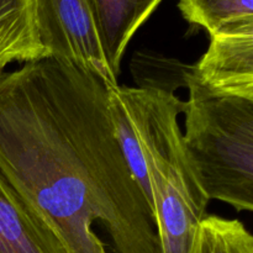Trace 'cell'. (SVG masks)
Listing matches in <instances>:
<instances>
[{
  "instance_id": "6da1fadb",
  "label": "cell",
  "mask_w": 253,
  "mask_h": 253,
  "mask_svg": "<svg viewBox=\"0 0 253 253\" xmlns=\"http://www.w3.org/2000/svg\"><path fill=\"white\" fill-rule=\"evenodd\" d=\"M0 175L68 253H161L114 132L108 86L46 58L0 72Z\"/></svg>"
},
{
  "instance_id": "7a4b0ae2",
  "label": "cell",
  "mask_w": 253,
  "mask_h": 253,
  "mask_svg": "<svg viewBox=\"0 0 253 253\" xmlns=\"http://www.w3.org/2000/svg\"><path fill=\"white\" fill-rule=\"evenodd\" d=\"M114 132L133 177L150 203L161 253H189L210 200L183 146L178 116L185 101L156 86L108 88Z\"/></svg>"
},
{
  "instance_id": "3957f363",
  "label": "cell",
  "mask_w": 253,
  "mask_h": 253,
  "mask_svg": "<svg viewBox=\"0 0 253 253\" xmlns=\"http://www.w3.org/2000/svg\"><path fill=\"white\" fill-rule=\"evenodd\" d=\"M183 146L208 199L253 210V99L208 90L184 74Z\"/></svg>"
},
{
  "instance_id": "277c9868",
  "label": "cell",
  "mask_w": 253,
  "mask_h": 253,
  "mask_svg": "<svg viewBox=\"0 0 253 253\" xmlns=\"http://www.w3.org/2000/svg\"><path fill=\"white\" fill-rule=\"evenodd\" d=\"M40 40L49 58L71 62L104 82L119 85L101 42L91 0H36Z\"/></svg>"
},
{
  "instance_id": "5b68a950",
  "label": "cell",
  "mask_w": 253,
  "mask_h": 253,
  "mask_svg": "<svg viewBox=\"0 0 253 253\" xmlns=\"http://www.w3.org/2000/svg\"><path fill=\"white\" fill-rule=\"evenodd\" d=\"M189 71L212 93L253 99V29L210 36L207 52Z\"/></svg>"
},
{
  "instance_id": "8992f818",
  "label": "cell",
  "mask_w": 253,
  "mask_h": 253,
  "mask_svg": "<svg viewBox=\"0 0 253 253\" xmlns=\"http://www.w3.org/2000/svg\"><path fill=\"white\" fill-rule=\"evenodd\" d=\"M0 253H68L0 175Z\"/></svg>"
},
{
  "instance_id": "52a82bcc",
  "label": "cell",
  "mask_w": 253,
  "mask_h": 253,
  "mask_svg": "<svg viewBox=\"0 0 253 253\" xmlns=\"http://www.w3.org/2000/svg\"><path fill=\"white\" fill-rule=\"evenodd\" d=\"M162 0H91L106 58L119 77L128 43Z\"/></svg>"
},
{
  "instance_id": "ba28073f",
  "label": "cell",
  "mask_w": 253,
  "mask_h": 253,
  "mask_svg": "<svg viewBox=\"0 0 253 253\" xmlns=\"http://www.w3.org/2000/svg\"><path fill=\"white\" fill-rule=\"evenodd\" d=\"M49 58L39 35L36 0H0V72L15 62Z\"/></svg>"
},
{
  "instance_id": "9c48e42d",
  "label": "cell",
  "mask_w": 253,
  "mask_h": 253,
  "mask_svg": "<svg viewBox=\"0 0 253 253\" xmlns=\"http://www.w3.org/2000/svg\"><path fill=\"white\" fill-rule=\"evenodd\" d=\"M183 17L209 36L234 30L253 29V0H179Z\"/></svg>"
},
{
  "instance_id": "30bf717a",
  "label": "cell",
  "mask_w": 253,
  "mask_h": 253,
  "mask_svg": "<svg viewBox=\"0 0 253 253\" xmlns=\"http://www.w3.org/2000/svg\"><path fill=\"white\" fill-rule=\"evenodd\" d=\"M189 253H253V237L239 220L207 215L195 230Z\"/></svg>"
}]
</instances>
